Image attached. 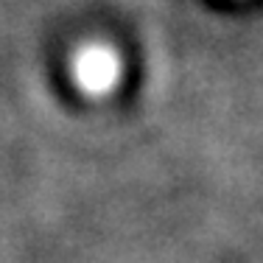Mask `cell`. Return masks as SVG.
Listing matches in <instances>:
<instances>
[{
    "label": "cell",
    "instance_id": "cell-1",
    "mask_svg": "<svg viewBox=\"0 0 263 263\" xmlns=\"http://www.w3.org/2000/svg\"><path fill=\"white\" fill-rule=\"evenodd\" d=\"M123 73L121 56L109 45H87L76 53L73 76L87 96H106L118 87Z\"/></svg>",
    "mask_w": 263,
    "mask_h": 263
}]
</instances>
